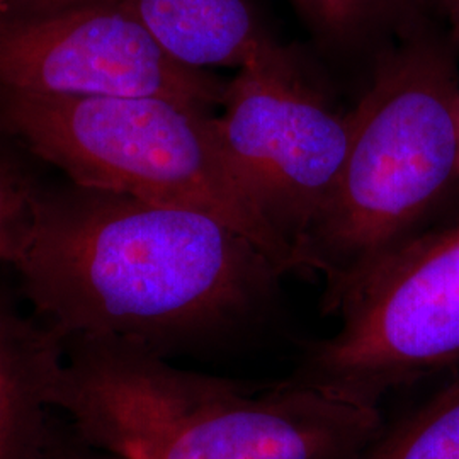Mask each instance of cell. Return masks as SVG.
<instances>
[{"label": "cell", "instance_id": "obj_3", "mask_svg": "<svg viewBox=\"0 0 459 459\" xmlns=\"http://www.w3.org/2000/svg\"><path fill=\"white\" fill-rule=\"evenodd\" d=\"M459 89L449 55L411 39L377 55L349 113L351 145L337 186L295 250V269L325 279L337 312L377 265L411 242L459 178Z\"/></svg>", "mask_w": 459, "mask_h": 459}, {"label": "cell", "instance_id": "obj_16", "mask_svg": "<svg viewBox=\"0 0 459 459\" xmlns=\"http://www.w3.org/2000/svg\"><path fill=\"white\" fill-rule=\"evenodd\" d=\"M5 2H7V0H0V7H2Z\"/></svg>", "mask_w": 459, "mask_h": 459}, {"label": "cell", "instance_id": "obj_2", "mask_svg": "<svg viewBox=\"0 0 459 459\" xmlns=\"http://www.w3.org/2000/svg\"><path fill=\"white\" fill-rule=\"evenodd\" d=\"M53 409L134 459H354L385 429L379 403L312 377L248 386L91 339L65 342Z\"/></svg>", "mask_w": 459, "mask_h": 459}, {"label": "cell", "instance_id": "obj_8", "mask_svg": "<svg viewBox=\"0 0 459 459\" xmlns=\"http://www.w3.org/2000/svg\"><path fill=\"white\" fill-rule=\"evenodd\" d=\"M64 362V339L0 282V459H33Z\"/></svg>", "mask_w": 459, "mask_h": 459}, {"label": "cell", "instance_id": "obj_17", "mask_svg": "<svg viewBox=\"0 0 459 459\" xmlns=\"http://www.w3.org/2000/svg\"><path fill=\"white\" fill-rule=\"evenodd\" d=\"M126 458H128V459H134V458H130V456H126Z\"/></svg>", "mask_w": 459, "mask_h": 459}, {"label": "cell", "instance_id": "obj_11", "mask_svg": "<svg viewBox=\"0 0 459 459\" xmlns=\"http://www.w3.org/2000/svg\"><path fill=\"white\" fill-rule=\"evenodd\" d=\"M354 459H459V381L390 430H381Z\"/></svg>", "mask_w": 459, "mask_h": 459}, {"label": "cell", "instance_id": "obj_15", "mask_svg": "<svg viewBox=\"0 0 459 459\" xmlns=\"http://www.w3.org/2000/svg\"><path fill=\"white\" fill-rule=\"evenodd\" d=\"M458 145H459V98H458Z\"/></svg>", "mask_w": 459, "mask_h": 459}, {"label": "cell", "instance_id": "obj_14", "mask_svg": "<svg viewBox=\"0 0 459 459\" xmlns=\"http://www.w3.org/2000/svg\"><path fill=\"white\" fill-rule=\"evenodd\" d=\"M446 4L449 5V9H451V13L456 16V19L459 21V0H446Z\"/></svg>", "mask_w": 459, "mask_h": 459}, {"label": "cell", "instance_id": "obj_13", "mask_svg": "<svg viewBox=\"0 0 459 459\" xmlns=\"http://www.w3.org/2000/svg\"><path fill=\"white\" fill-rule=\"evenodd\" d=\"M33 459H128L123 455L91 443L65 419L55 411Z\"/></svg>", "mask_w": 459, "mask_h": 459}, {"label": "cell", "instance_id": "obj_4", "mask_svg": "<svg viewBox=\"0 0 459 459\" xmlns=\"http://www.w3.org/2000/svg\"><path fill=\"white\" fill-rule=\"evenodd\" d=\"M0 132L77 186L210 214L281 273L295 269L237 181L208 109L164 98L0 92Z\"/></svg>", "mask_w": 459, "mask_h": 459}, {"label": "cell", "instance_id": "obj_9", "mask_svg": "<svg viewBox=\"0 0 459 459\" xmlns=\"http://www.w3.org/2000/svg\"><path fill=\"white\" fill-rule=\"evenodd\" d=\"M119 2L172 60L195 70H240L281 48L252 0Z\"/></svg>", "mask_w": 459, "mask_h": 459}, {"label": "cell", "instance_id": "obj_5", "mask_svg": "<svg viewBox=\"0 0 459 459\" xmlns=\"http://www.w3.org/2000/svg\"><path fill=\"white\" fill-rule=\"evenodd\" d=\"M216 130L247 196L279 238L296 247L327 206L351 145V119L328 106L284 48L227 82Z\"/></svg>", "mask_w": 459, "mask_h": 459}, {"label": "cell", "instance_id": "obj_7", "mask_svg": "<svg viewBox=\"0 0 459 459\" xmlns=\"http://www.w3.org/2000/svg\"><path fill=\"white\" fill-rule=\"evenodd\" d=\"M227 82L172 60L119 0H7L0 92L164 98L208 109Z\"/></svg>", "mask_w": 459, "mask_h": 459}, {"label": "cell", "instance_id": "obj_12", "mask_svg": "<svg viewBox=\"0 0 459 459\" xmlns=\"http://www.w3.org/2000/svg\"><path fill=\"white\" fill-rule=\"evenodd\" d=\"M39 187L24 164L0 143V263L14 257Z\"/></svg>", "mask_w": 459, "mask_h": 459}, {"label": "cell", "instance_id": "obj_1", "mask_svg": "<svg viewBox=\"0 0 459 459\" xmlns=\"http://www.w3.org/2000/svg\"><path fill=\"white\" fill-rule=\"evenodd\" d=\"M11 265L31 312L64 342L167 358L257 315L278 265L210 214L68 181L39 187Z\"/></svg>", "mask_w": 459, "mask_h": 459}, {"label": "cell", "instance_id": "obj_6", "mask_svg": "<svg viewBox=\"0 0 459 459\" xmlns=\"http://www.w3.org/2000/svg\"><path fill=\"white\" fill-rule=\"evenodd\" d=\"M342 325L301 377L379 403L381 396L459 362V227L419 233L345 296Z\"/></svg>", "mask_w": 459, "mask_h": 459}, {"label": "cell", "instance_id": "obj_10", "mask_svg": "<svg viewBox=\"0 0 459 459\" xmlns=\"http://www.w3.org/2000/svg\"><path fill=\"white\" fill-rule=\"evenodd\" d=\"M315 39L335 53H359L398 30L409 0H290Z\"/></svg>", "mask_w": 459, "mask_h": 459}]
</instances>
